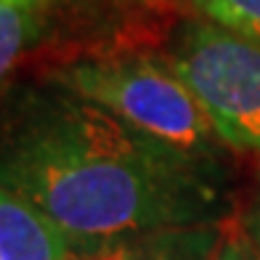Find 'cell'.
I'll use <instances>...</instances> for the list:
<instances>
[{
	"mask_svg": "<svg viewBox=\"0 0 260 260\" xmlns=\"http://www.w3.org/2000/svg\"><path fill=\"white\" fill-rule=\"evenodd\" d=\"M0 183L61 229L82 255L127 234L218 223V159L194 157L56 82L0 106Z\"/></svg>",
	"mask_w": 260,
	"mask_h": 260,
	"instance_id": "1",
	"label": "cell"
},
{
	"mask_svg": "<svg viewBox=\"0 0 260 260\" xmlns=\"http://www.w3.org/2000/svg\"><path fill=\"white\" fill-rule=\"evenodd\" d=\"M51 82L186 154L218 159V133L168 58L149 53L88 56L53 69Z\"/></svg>",
	"mask_w": 260,
	"mask_h": 260,
	"instance_id": "2",
	"label": "cell"
},
{
	"mask_svg": "<svg viewBox=\"0 0 260 260\" xmlns=\"http://www.w3.org/2000/svg\"><path fill=\"white\" fill-rule=\"evenodd\" d=\"M168 61L220 141L260 154V43L212 21H186Z\"/></svg>",
	"mask_w": 260,
	"mask_h": 260,
	"instance_id": "3",
	"label": "cell"
},
{
	"mask_svg": "<svg viewBox=\"0 0 260 260\" xmlns=\"http://www.w3.org/2000/svg\"><path fill=\"white\" fill-rule=\"evenodd\" d=\"M72 239L0 183V260H82Z\"/></svg>",
	"mask_w": 260,
	"mask_h": 260,
	"instance_id": "4",
	"label": "cell"
},
{
	"mask_svg": "<svg viewBox=\"0 0 260 260\" xmlns=\"http://www.w3.org/2000/svg\"><path fill=\"white\" fill-rule=\"evenodd\" d=\"M223 236L218 223L154 229L112 239L82 260H212Z\"/></svg>",
	"mask_w": 260,
	"mask_h": 260,
	"instance_id": "5",
	"label": "cell"
},
{
	"mask_svg": "<svg viewBox=\"0 0 260 260\" xmlns=\"http://www.w3.org/2000/svg\"><path fill=\"white\" fill-rule=\"evenodd\" d=\"M45 11L27 6H0V88L19 64L24 48L40 29Z\"/></svg>",
	"mask_w": 260,
	"mask_h": 260,
	"instance_id": "6",
	"label": "cell"
},
{
	"mask_svg": "<svg viewBox=\"0 0 260 260\" xmlns=\"http://www.w3.org/2000/svg\"><path fill=\"white\" fill-rule=\"evenodd\" d=\"M207 21L260 43V0H191Z\"/></svg>",
	"mask_w": 260,
	"mask_h": 260,
	"instance_id": "7",
	"label": "cell"
},
{
	"mask_svg": "<svg viewBox=\"0 0 260 260\" xmlns=\"http://www.w3.org/2000/svg\"><path fill=\"white\" fill-rule=\"evenodd\" d=\"M212 260H260V255L255 252V247L250 244L247 234H229L223 236V242L218 247V252Z\"/></svg>",
	"mask_w": 260,
	"mask_h": 260,
	"instance_id": "8",
	"label": "cell"
},
{
	"mask_svg": "<svg viewBox=\"0 0 260 260\" xmlns=\"http://www.w3.org/2000/svg\"><path fill=\"white\" fill-rule=\"evenodd\" d=\"M244 234H247V239H250V244L255 247V252L260 255V188H257V194H255V199H252L250 210H247Z\"/></svg>",
	"mask_w": 260,
	"mask_h": 260,
	"instance_id": "9",
	"label": "cell"
},
{
	"mask_svg": "<svg viewBox=\"0 0 260 260\" xmlns=\"http://www.w3.org/2000/svg\"><path fill=\"white\" fill-rule=\"evenodd\" d=\"M56 0H0V6H27V8H38V11H48Z\"/></svg>",
	"mask_w": 260,
	"mask_h": 260,
	"instance_id": "10",
	"label": "cell"
}]
</instances>
